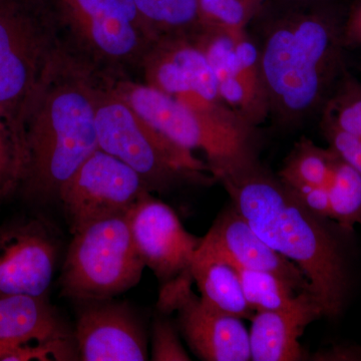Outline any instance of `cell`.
I'll list each match as a JSON object with an SVG mask.
<instances>
[{
	"label": "cell",
	"instance_id": "cb8c5ba5",
	"mask_svg": "<svg viewBox=\"0 0 361 361\" xmlns=\"http://www.w3.org/2000/svg\"><path fill=\"white\" fill-rule=\"evenodd\" d=\"M327 189L332 220L342 229L353 231L361 224V175L338 157Z\"/></svg>",
	"mask_w": 361,
	"mask_h": 361
},
{
	"label": "cell",
	"instance_id": "ffe728a7",
	"mask_svg": "<svg viewBox=\"0 0 361 361\" xmlns=\"http://www.w3.org/2000/svg\"><path fill=\"white\" fill-rule=\"evenodd\" d=\"M235 51L242 84L245 92V118L254 127H258L269 116V104L263 82L258 47L248 30L233 32Z\"/></svg>",
	"mask_w": 361,
	"mask_h": 361
},
{
	"label": "cell",
	"instance_id": "7c38bea8",
	"mask_svg": "<svg viewBox=\"0 0 361 361\" xmlns=\"http://www.w3.org/2000/svg\"><path fill=\"white\" fill-rule=\"evenodd\" d=\"M127 218L140 257L161 285L190 272L201 238L185 229L170 206L146 191Z\"/></svg>",
	"mask_w": 361,
	"mask_h": 361
},
{
	"label": "cell",
	"instance_id": "9a60e30c",
	"mask_svg": "<svg viewBox=\"0 0 361 361\" xmlns=\"http://www.w3.org/2000/svg\"><path fill=\"white\" fill-rule=\"evenodd\" d=\"M198 249L217 256L235 267L273 273L296 291L310 293V282L302 271L267 245L234 207L218 216L212 227L201 238Z\"/></svg>",
	"mask_w": 361,
	"mask_h": 361
},
{
	"label": "cell",
	"instance_id": "7402d4cb",
	"mask_svg": "<svg viewBox=\"0 0 361 361\" xmlns=\"http://www.w3.org/2000/svg\"><path fill=\"white\" fill-rule=\"evenodd\" d=\"M235 268L238 271L247 302L255 312L290 310L310 293L296 291L273 273Z\"/></svg>",
	"mask_w": 361,
	"mask_h": 361
},
{
	"label": "cell",
	"instance_id": "f546056e",
	"mask_svg": "<svg viewBox=\"0 0 361 361\" xmlns=\"http://www.w3.org/2000/svg\"><path fill=\"white\" fill-rule=\"evenodd\" d=\"M286 186L311 213L322 219L332 220L331 205H330L327 187L315 186V185L303 184V183L286 185Z\"/></svg>",
	"mask_w": 361,
	"mask_h": 361
},
{
	"label": "cell",
	"instance_id": "d6986e66",
	"mask_svg": "<svg viewBox=\"0 0 361 361\" xmlns=\"http://www.w3.org/2000/svg\"><path fill=\"white\" fill-rule=\"evenodd\" d=\"M193 39L205 54L223 101L245 118V92L232 33L216 28H201Z\"/></svg>",
	"mask_w": 361,
	"mask_h": 361
},
{
	"label": "cell",
	"instance_id": "44dd1931",
	"mask_svg": "<svg viewBox=\"0 0 361 361\" xmlns=\"http://www.w3.org/2000/svg\"><path fill=\"white\" fill-rule=\"evenodd\" d=\"M338 156L331 149H323L301 140L287 159L278 177L286 185L310 184L329 187Z\"/></svg>",
	"mask_w": 361,
	"mask_h": 361
},
{
	"label": "cell",
	"instance_id": "9c48e42d",
	"mask_svg": "<svg viewBox=\"0 0 361 361\" xmlns=\"http://www.w3.org/2000/svg\"><path fill=\"white\" fill-rule=\"evenodd\" d=\"M146 191L130 166L97 149L61 187L58 202L73 235L97 221L127 215Z\"/></svg>",
	"mask_w": 361,
	"mask_h": 361
},
{
	"label": "cell",
	"instance_id": "7a4b0ae2",
	"mask_svg": "<svg viewBox=\"0 0 361 361\" xmlns=\"http://www.w3.org/2000/svg\"><path fill=\"white\" fill-rule=\"evenodd\" d=\"M97 78L63 47L33 97L25 118L26 166L20 186L30 200L58 202L61 187L99 149Z\"/></svg>",
	"mask_w": 361,
	"mask_h": 361
},
{
	"label": "cell",
	"instance_id": "484cf974",
	"mask_svg": "<svg viewBox=\"0 0 361 361\" xmlns=\"http://www.w3.org/2000/svg\"><path fill=\"white\" fill-rule=\"evenodd\" d=\"M268 0H198L201 28L227 32L248 30Z\"/></svg>",
	"mask_w": 361,
	"mask_h": 361
},
{
	"label": "cell",
	"instance_id": "8992f818",
	"mask_svg": "<svg viewBox=\"0 0 361 361\" xmlns=\"http://www.w3.org/2000/svg\"><path fill=\"white\" fill-rule=\"evenodd\" d=\"M63 47L92 71L125 78L157 40L135 0H51Z\"/></svg>",
	"mask_w": 361,
	"mask_h": 361
},
{
	"label": "cell",
	"instance_id": "4fadbf2b",
	"mask_svg": "<svg viewBox=\"0 0 361 361\" xmlns=\"http://www.w3.org/2000/svg\"><path fill=\"white\" fill-rule=\"evenodd\" d=\"M73 337L80 360L146 361L148 337L129 304L115 298L77 301Z\"/></svg>",
	"mask_w": 361,
	"mask_h": 361
},
{
	"label": "cell",
	"instance_id": "d4e9b609",
	"mask_svg": "<svg viewBox=\"0 0 361 361\" xmlns=\"http://www.w3.org/2000/svg\"><path fill=\"white\" fill-rule=\"evenodd\" d=\"M322 125L361 137V82L345 71L323 104Z\"/></svg>",
	"mask_w": 361,
	"mask_h": 361
},
{
	"label": "cell",
	"instance_id": "e0dca14e",
	"mask_svg": "<svg viewBox=\"0 0 361 361\" xmlns=\"http://www.w3.org/2000/svg\"><path fill=\"white\" fill-rule=\"evenodd\" d=\"M71 336L45 295L0 296V356L23 344Z\"/></svg>",
	"mask_w": 361,
	"mask_h": 361
},
{
	"label": "cell",
	"instance_id": "83f0119b",
	"mask_svg": "<svg viewBox=\"0 0 361 361\" xmlns=\"http://www.w3.org/2000/svg\"><path fill=\"white\" fill-rule=\"evenodd\" d=\"M151 358L154 361L191 360L174 325L161 316H157L152 325Z\"/></svg>",
	"mask_w": 361,
	"mask_h": 361
},
{
	"label": "cell",
	"instance_id": "ac0fdd59",
	"mask_svg": "<svg viewBox=\"0 0 361 361\" xmlns=\"http://www.w3.org/2000/svg\"><path fill=\"white\" fill-rule=\"evenodd\" d=\"M190 272L209 305L241 319L255 314L244 295L238 271L227 261L197 248Z\"/></svg>",
	"mask_w": 361,
	"mask_h": 361
},
{
	"label": "cell",
	"instance_id": "8fae6325",
	"mask_svg": "<svg viewBox=\"0 0 361 361\" xmlns=\"http://www.w3.org/2000/svg\"><path fill=\"white\" fill-rule=\"evenodd\" d=\"M59 256V242L37 218L0 225V296L45 295Z\"/></svg>",
	"mask_w": 361,
	"mask_h": 361
},
{
	"label": "cell",
	"instance_id": "6da1fadb",
	"mask_svg": "<svg viewBox=\"0 0 361 361\" xmlns=\"http://www.w3.org/2000/svg\"><path fill=\"white\" fill-rule=\"evenodd\" d=\"M261 25L258 47L269 115L296 126L323 106L343 73V25L323 2L288 1Z\"/></svg>",
	"mask_w": 361,
	"mask_h": 361
},
{
	"label": "cell",
	"instance_id": "30bf717a",
	"mask_svg": "<svg viewBox=\"0 0 361 361\" xmlns=\"http://www.w3.org/2000/svg\"><path fill=\"white\" fill-rule=\"evenodd\" d=\"M191 272L161 285V312H178L179 330L190 349L206 361L251 360L250 336L241 318L216 310L192 291Z\"/></svg>",
	"mask_w": 361,
	"mask_h": 361
},
{
	"label": "cell",
	"instance_id": "4316f807",
	"mask_svg": "<svg viewBox=\"0 0 361 361\" xmlns=\"http://www.w3.org/2000/svg\"><path fill=\"white\" fill-rule=\"evenodd\" d=\"M25 166V139L0 111V198L20 189Z\"/></svg>",
	"mask_w": 361,
	"mask_h": 361
},
{
	"label": "cell",
	"instance_id": "f1b7e54d",
	"mask_svg": "<svg viewBox=\"0 0 361 361\" xmlns=\"http://www.w3.org/2000/svg\"><path fill=\"white\" fill-rule=\"evenodd\" d=\"M329 148L361 175V137L329 125H322Z\"/></svg>",
	"mask_w": 361,
	"mask_h": 361
},
{
	"label": "cell",
	"instance_id": "5bb4252c",
	"mask_svg": "<svg viewBox=\"0 0 361 361\" xmlns=\"http://www.w3.org/2000/svg\"><path fill=\"white\" fill-rule=\"evenodd\" d=\"M145 84L180 102L225 103L205 54L193 37L157 40L142 61Z\"/></svg>",
	"mask_w": 361,
	"mask_h": 361
},
{
	"label": "cell",
	"instance_id": "52a82bcc",
	"mask_svg": "<svg viewBox=\"0 0 361 361\" xmlns=\"http://www.w3.org/2000/svg\"><path fill=\"white\" fill-rule=\"evenodd\" d=\"M63 49L51 0H0V111L25 137V118Z\"/></svg>",
	"mask_w": 361,
	"mask_h": 361
},
{
	"label": "cell",
	"instance_id": "2e32d148",
	"mask_svg": "<svg viewBox=\"0 0 361 361\" xmlns=\"http://www.w3.org/2000/svg\"><path fill=\"white\" fill-rule=\"evenodd\" d=\"M322 316V308L310 293L290 310L256 312L249 332L251 360H303L305 353L299 338L307 325Z\"/></svg>",
	"mask_w": 361,
	"mask_h": 361
},
{
	"label": "cell",
	"instance_id": "603a6c76",
	"mask_svg": "<svg viewBox=\"0 0 361 361\" xmlns=\"http://www.w3.org/2000/svg\"><path fill=\"white\" fill-rule=\"evenodd\" d=\"M158 37L186 35L200 23L198 0H135Z\"/></svg>",
	"mask_w": 361,
	"mask_h": 361
},
{
	"label": "cell",
	"instance_id": "1f68e13d",
	"mask_svg": "<svg viewBox=\"0 0 361 361\" xmlns=\"http://www.w3.org/2000/svg\"><path fill=\"white\" fill-rule=\"evenodd\" d=\"M279 1H308V2H329L330 0H279Z\"/></svg>",
	"mask_w": 361,
	"mask_h": 361
},
{
	"label": "cell",
	"instance_id": "277c9868",
	"mask_svg": "<svg viewBox=\"0 0 361 361\" xmlns=\"http://www.w3.org/2000/svg\"><path fill=\"white\" fill-rule=\"evenodd\" d=\"M113 89L149 125L189 151H200L211 175H226L258 161L257 127L230 106L202 111L149 85L126 78H106Z\"/></svg>",
	"mask_w": 361,
	"mask_h": 361
},
{
	"label": "cell",
	"instance_id": "3957f363",
	"mask_svg": "<svg viewBox=\"0 0 361 361\" xmlns=\"http://www.w3.org/2000/svg\"><path fill=\"white\" fill-rule=\"evenodd\" d=\"M219 180L233 207L256 234L302 271L323 316L341 314L348 274L341 247L324 219L311 213L259 161Z\"/></svg>",
	"mask_w": 361,
	"mask_h": 361
},
{
	"label": "cell",
	"instance_id": "5b68a950",
	"mask_svg": "<svg viewBox=\"0 0 361 361\" xmlns=\"http://www.w3.org/2000/svg\"><path fill=\"white\" fill-rule=\"evenodd\" d=\"M96 128L99 149L135 171L149 192L215 180L208 164L149 125L113 89L97 78Z\"/></svg>",
	"mask_w": 361,
	"mask_h": 361
},
{
	"label": "cell",
	"instance_id": "4dcf8cb0",
	"mask_svg": "<svg viewBox=\"0 0 361 361\" xmlns=\"http://www.w3.org/2000/svg\"><path fill=\"white\" fill-rule=\"evenodd\" d=\"M343 39L345 47H361V0L343 25Z\"/></svg>",
	"mask_w": 361,
	"mask_h": 361
},
{
	"label": "cell",
	"instance_id": "ba28073f",
	"mask_svg": "<svg viewBox=\"0 0 361 361\" xmlns=\"http://www.w3.org/2000/svg\"><path fill=\"white\" fill-rule=\"evenodd\" d=\"M145 268L127 215L97 221L73 234L59 278L61 296L75 302L116 298L139 284Z\"/></svg>",
	"mask_w": 361,
	"mask_h": 361
}]
</instances>
